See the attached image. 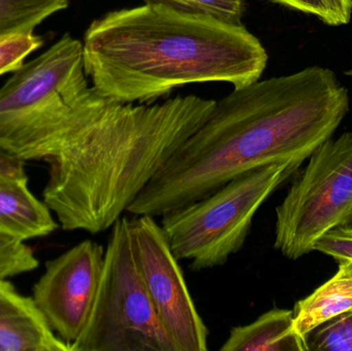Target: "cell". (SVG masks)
<instances>
[{
    "label": "cell",
    "mask_w": 352,
    "mask_h": 351,
    "mask_svg": "<svg viewBox=\"0 0 352 351\" xmlns=\"http://www.w3.org/2000/svg\"><path fill=\"white\" fill-rule=\"evenodd\" d=\"M105 251L85 240L45 263L32 299L50 328L66 343L76 341L90 319L98 292Z\"/></svg>",
    "instance_id": "obj_9"
},
{
    "label": "cell",
    "mask_w": 352,
    "mask_h": 351,
    "mask_svg": "<svg viewBox=\"0 0 352 351\" xmlns=\"http://www.w3.org/2000/svg\"><path fill=\"white\" fill-rule=\"evenodd\" d=\"M272 1L293 8V10L305 12V14H314V16H318L322 22H324V19H326V14H324L320 0H272Z\"/></svg>",
    "instance_id": "obj_21"
},
{
    "label": "cell",
    "mask_w": 352,
    "mask_h": 351,
    "mask_svg": "<svg viewBox=\"0 0 352 351\" xmlns=\"http://www.w3.org/2000/svg\"><path fill=\"white\" fill-rule=\"evenodd\" d=\"M91 88L82 43L65 34L0 89V146L24 162L45 160L72 107Z\"/></svg>",
    "instance_id": "obj_4"
},
{
    "label": "cell",
    "mask_w": 352,
    "mask_h": 351,
    "mask_svg": "<svg viewBox=\"0 0 352 351\" xmlns=\"http://www.w3.org/2000/svg\"><path fill=\"white\" fill-rule=\"evenodd\" d=\"M0 173L27 177L25 172V162L4 150L0 146Z\"/></svg>",
    "instance_id": "obj_22"
},
{
    "label": "cell",
    "mask_w": 352,
    "mask_h": 351,
    "mask_svg": "<svg viewBox=\"0 0 352 351\" xmlns=\"http://www.w3.org/2000/svg\"><path fill=\"white\" fill-rule=\"evenodd\" d=\"M221 351H307L294 310L274 308L248 325L232 328Z\"/></svg>",
    "instance_id": "obj_12"
},
{
    "label": "cell",
    "mask_w": 352,
    "mask_h": 351,
    "mask_svg": "<svg viewBox=\"0 0 352 351\" xmlns=\"http://www.w3.org/2000/svg\"><path fill=\"white\" fill-rule=\"evenodd\" d=\"M217 101L188 95L162 103L115 102L94 88L70 111L45 159L43 200L65 231L109 230Z\"/></svg>",
    "instance_id": "obj_2"
},
{
    "label": "cell",
    "mask_w": 352,
    "mask_h": 351,
    "mask_svg": "<svg viewBox=\"0 0 352 351\" xmlns=\"http://www.w3.org/2000/svg\"><path fill=\"white\" fill-rule=\"evenodd\" d=\"M347 74H349V76H352V69L349 70V71H347Z\"/></svg>",
    "instance_id": "obj_23"
},
{
    "label": "cell",
    "mask_w": 352,
    "mask_h": 351,
    "mask_svg": "<svg viewBox=\"0 0 352 351\" xmlns=\"http://www.w3.org/2000/svg\"><path fill=\"white\" fill-rule=\"evenodd\" d=\"M349 111V91L320 66L234 88L127 212L157 218L254 169L289 164L297 170Z\"/></svg>",
    "instance_id": "obj_1"
},
{
    "label": "cell",
    "mask_w": 352,
    "mask_h": 351,
    "mask_svg": "<svg viewBox=\"0 0 352 351\" xmlns=\"http://www.w3.org/2000/svg\"><path fill=\"white\" fill-rule=\"evenodd\" d=\"M136 216L129 220L132 253L163 327L179 351L208 350V329L162 227L154 216Z\"/></svg>",
    "instance_id": "obj_8"
},
{
    "label": "cell",
    "mask_w": 352,
    "mask_h": 351,
    "mask_svg": "<svg viewBox=\"0 0 352 351\" xmlns=\"http://www.w3.org/2000/svg\"><path fill=\"white\" fill-rule=\"evenodd\" d=\"M67 6L68 0H0V41L33 34L37 25Z\"/></svg>",
    "instance_id": "obj_14"
},
{
    "label": "cell",
    "mask_w": 352,
    "mask_h": 351,
    "mask_svg": "<svg viewBox=\"0 0 352 351\" xmlns=\"http://www.w3.org/2000/svg\"><path fill=\"white\" fill-rule=\"evenodd\" d=\"M144 3L161 4L178 12L210 16L229 24L242 25L246 0H144Z\"/></svg>",
    "instance_id": "obj_15"
},
{
    "label": "cell",
    "mask_w": 352,
    "mask_h": 351,
    "mask_svg": "<svg viewBox=\"0 0 352 351\" xmlns=\"http://www.w3.org/2000/svg\"><path fill=\"white\" fill-rule=\"evenodd\" d=\"M320 2L326 14V24L341 26L351 22L352 0H320Z\"/></svg>",
    "instance_id": "obj_20"
},
{
    "label": "cell",
    "mask_w": 352,
    "mask_h": 351,
    "mask_svg": "<svg viewBox=\"0 0 352 351\" xmlns=\"http://www.w3.org/2000/svg\"><path fill=\"white\" fill-rule=\"evenodd\" d=\"M314 251L331 256L339 262L352 261V229H335L318 239Z\"/></svg>",
    "instance_id": "obj_19"
},
{
    "label": "cell",
    "mask_w": 352,
    "mask_h": 351,
    "mask_svg": "<svg viewBox=\"0 0 352 351\" xmlns=\"http://www.w3.org/2000/svg\"><path fill=\"white\" fill-rule=\"evenodd\" d=\"M25 241L0 228V280L33 271L38 260Z\"/></svg>",
    "instance_id": "obj_17"
},
{
    "label": "cell",
    "mask_w": 352,
    "mask_h": 351,
    "mask_svg": "<svg viewBox=\"0 0 352 351\" xmlns=\"http://www.w3.org/2000/svg\"><path fill=\"white\" fill-rule=\"evenodd\" d=\"M27 177L0 173V228L26 241L58 228L49 206L28 189Z\"/></svg>",
    "instance_id": "obj_11"
},
{
    "label": "cell",
    "mask_w": 352,
    "mask_h": 351,
    "mask_svg": "<svg viewBox=\"0 0 352 351\" xmlns=\"http://www.w3.org/2000/svg\"><path fill=\"white\" fill-rule=\"evenodd\" d=\"M276 208L274 247L297 260L335 229H352V132L327 140Z\"/></svg>",
    "instance_id": "obj_7"
},
{
    "label": "cell",
    "mask_w": 352,
    "mask_h": 351,
    "mask_svg": "<svg viewBox=\"0 0 352 351\" xmlns=\"http://www.w3.org/2000/svg\"><path fill=\"white\" fill-rule=\"evenodd\" d=\"M111 229L94 306L72 351H179L138 273L129 220L121 216Z\"/></svg>",
    "instance_id": "obj_6"
},
{
    "label": "cell",
    "mask_w": 352,
    "mask_h": 351,
    "mask_svg": "<svg viewBox=\"0 0 352 351\" xmlns=\"http://www.w3.org/2000/svg\"><path fill=\"white\" fill-rule=\"evenodd\" d=\"M0 351H72L50 328L32 298L0 280Z\"/></svg>",
    "instance_id": "obj_10"
},
{
    "label": "cell",
    "mask_w": 352,
    "mask_h": 351,
    "mask_svg": "<svg viewBox=\"0 0 352 351\" xmlns=\"http://www.w3.org/2000/svg\"><path fill=\"white\" fill-rule=\"evenodd\" d=\"M82 54L93 88L121 103L150 102L190 84L241 88L260 80L268 63L266 49L243 25L148 3L95 20Z\"/></svg>",
    "instance_id": "obj_3"
},
{
    "label": "cell",
    "mask_w": 352,
    "mask_h": 351,
    "mask_svg": "<svg viewBox=\"0 0 352 351\" xmlns=\"http://www.w3.org/2000/svg\"><path fill=\"white\" fill-rule=\"evenodd\" d=\"M295 171L289 164L254 169L163 214L161 227L176 259L190 262L194 271L227 263L245 245L256 212Z\"/></svg>",
    "instance_id": "obj_5"
},
{
    "label": "cell",
    "mask_w": 352,
    "mask_h": 351,
    "mask_svg": "<svg viewBox=\"0 0 352 351\" xmlns=\"http://www.w3.org/2000/svg\"><path fill=\"white\" fill-rule=\"evenodd\" d=\"M352 313V261L339 262L338 272L295 306V327L305 339L326 321Z\"/></svg>",
    "instance_id": "obj_13"
},
{
    "label": "cell",
    "mask_w": 352,
    "mask_h": 351,
    "mask_svg": "<svg viewBox=\"0 0 352 351\" xmlns=\"http://www.w3.org/2000/svg\"><path fill=\"white\" fill-rule=\"evenodd\" d=\"M43 45L34 34L18 35L0 41V76L14 71L23 65L25 58Z\"/></svg>",
    "instance_id": "obj_18"
},
{
    "label": "cell",
    "mask_w": 352,
    "mask_h": 351,
    "mask_svg": "<svg viewBox=\"0 0 352 351\" xmlns=\"http://www.w3.org/2000/svg\"><path fill=\"white\" fill-rule=\"evenodd\" d=\"M307 351H352V313H343L306 335Z\"/></svg>",
    "instance_id": "obj_16"
}]
</instances>
